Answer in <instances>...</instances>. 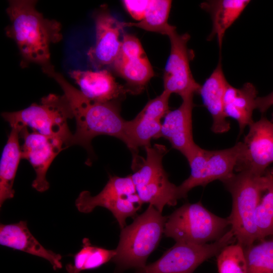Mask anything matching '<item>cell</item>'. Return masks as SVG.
<instances>
[{
	"label": "cell",
	"instance_id": "6da1fadb",
	"mask_svg": "<svg viewBox=\"0 0 273 273\" xmlns=\"http://www.w3.org/2000/svg\"><path fill=\"white\" fill-rule=\"evenodd\" d=\"M42 69L60 85L75 117L76 130L72 134L70 146H81L92 153V141L100 135L114 136L126 145L127 120L121 116L118 101L101 102L89 99L57 72L52 65Z\"/></svg>",
	"mask_w": 273,
	"mask_h": 273
},
{
	"label": "cell",
	"instance_id": "7a4b0ae2",
	"mask_svg": "<svg viewBox=\"0 0 273 273\" xmlns=\"http://www.w3.org/2000/svg\"><path fill=\"white\" fill-rule=\"evenodd\" d=\"M36 1L13 0L6 12L10 24L6 28L7 35L16 43L26 61L40 65H51L50 47L62 38L61 25L47 19L36 9Z\"/></svg>",
	"mask_w": 273,
	"mask_h": 273
},
{
	"label": "cell",
	"instance_id": "3957f363",
	"mask_svg": "<svg viewBox=\"0 0 273 273\" xmlns=\"http://www.w3.org/2000/svg\"><path fill=\"white\" fill-rule=\"evenodd\" d=\"M267 173L258 175L243 169L222 181L232 197V210L228 219L238 243L244 248L259 241L254 213L267 187Z\"/></svg>",
	"mask_w": 273,
	"mask_h": 273
},
{
	"label": "cell",
	"instance_id": "277c9868",
	"mask_svg": "<svg viewBox=\"0 0 273 273\" xmlns=\"http://www.w3.org/2000/svg\"><path fill=\"white\" fill-rule=\"evenodd\" d=\"M167 218L149 205L131 224L121 229L116 254L112 259L116 265L115 273L146 265L147 259L157 247L164 233Z\"/></svg>",
	"mask_w": 273,
	"mask_h": 273
},
{
	"label": "cell",
	"instance_id": "5b68a950",
	"mask_svg": "<svg viewBox=\"0 0 273 273\" xmlns=\"http://www.w3.org/2000/svg\"><path fill=\"white\" fill-rule=\"evenodd\" d=\"M2 116L11 127H29L33 131L62 142L67 148L70 146L73 134L68 120L74 117L64 95L50 94L43 97L39 104L33 103L22 110L3 112Z\"/></svg>",
	"mask_w": 273,
	"mask_h": 273
},
{
	"label": "cell",
	"instance_id": "8992f818",
	"mask_svg": "<svg viewBox=\"0 0 273 273\" xmlns=\"http://www.w3.org/2000/svg\"><path fill=\"white\" fill-rule=\"evenodd\" d=\"M229 225L228 218L216 215L201 202L186 203L167 218L164 234L176 242L203 245L221 237Z\"/></svg>",
	"mask_w": 273,
	"mask_h": 273
},
{
	"label": "cell",
	"instance_id": "52a82bcc",
	"mask_svg": "<svg viewBox=\"0 0 273 273\" xmlns=\"http://www.w3.org/2000/svg\"><path fill=\"white\" fill-rule=\"evenodd\" d=\"M245 150L243 142L233 147L218 150H207L199 146L187 160L191 168L190 176L178 186L181 198L197 186L219 180L222 182L234 173L238 167Z\"/></svg>",
	"mask_w": 273,
	"mask_h": 273
},
{
	"label": "cell",
	"instance_id": "ba28073f",
	"mask_svg": "<svg viewBox=\"0 0 273 273\" xmlns=\"http://www.w3.org/2000/svg\"><path fill=\"white\" fill-rule=\"evenodd\" d=\"M143 204L130 175L110 176L98 194L93 196L88 191H83L75 202L78 210L84 213L92 212L97 206L107 208L113 214L121 229L125 226L126 219L134 215Z\"/></svg>",
	"mask_w": 273,
	"mask_h": 273
},
{
	"label": "cell",
	"instance_id": "9c48e42d",
	"mask_svg": "<svg viewBox=\"0 0 273 273\" xmlns=\"http://www.w3.org/2000/svg\"><path fill=\"white\" fill-rule=\"evenodd\" d=\"M235 238L231 229L210 244L176 242L158 260L138 269L135 273H193L204 261L217 255Z\"/></svg>",
	"mask_w": 273,
	"mask_h": 273
},
{
	"label": "cell",
	"instance_id": "30bf717a",
	"mask_svg": "<svg viewBox=\"0 0 273 273\" xmlns=\"http://www.w3.org/2000/svg\"><path fill=\"white\" fill-rule=\"evenodd\" d=\"M131 177L143 203H149L161 213L165 205L174 206L181 199L178 186L169 180L159 157L147 158Z\"/></svg>",
	"mask_w": 273,
	"mask_h": 273
},
{
	"label": "cell",
	"instance_id": "8fae6325",
	"mask_svg": "<svg viewBox=\"0 0 273 273\" xmlns=\"http://www.w3.org/2000/svg\"><path fill=\"white\" fill-rule=\"evenodd\" d=\"M167 36L171 47L164 69V90L177 94L182 99L199 94L201 86L194 78L190 66L191 54L187 45L190 35L180 34L175 29Z\"/></svg>",
	"mask_w": 273,
	"mask_h": 273
},
{
	"label": "cell",
	"instance_id": "7c38bea8",
	"mask_svg": "<svg viewBox=\"0 0 273 273\" xmlns=\"http://www.w3.org/2000/svg\"><path fill=\"white\" fill-rule=\"evenodd\" d=\"M96 42L87 52L92 66L100 70L112 66L118 57L122 44L120 36L124 28L110 13L107 6H102L94 14Z\"/></svg>",
	"mask_w": 273,
	"mask_h": 273
},
{
	"label": "cell",
	"instance_id": "4fadbf2b",
	"mask_svg": "<svg viewBox=\"0 0 273 273\" xmlns=\"http://www.w3.org/2000/svg\"><path fill=\"white\" fill-rule=\"evenodd\" d=\"M171 94L163 90L150 100L132 120L127 121L126 145L132 156L136 155L140 147L151 145L152 139H158L161 129V119L169 111Z\"/></svg>",
	"mask_w": 273,
	"mask_h": 273
},
{
	"label": "cell",
	"instance_id": "5bb4252c",
	"mask_svg": "<svg viewBox=\"0 0 273 273\" xmlns=\"http://www.w3.org/2000/svg\"><path fill=\"white\" fill-rule=\"evenodd\" d=\"M112 67L127 82V89L133 94L140 93L154 76L141 42L129 34L123 35L119 54Z\"/></svg>",
	"mask_w": 273,
	"mask_h": 273
},
{
	"label": "cell",
	"instance_id": "9a60e30c",
	"mask_svg": "<svg viewBox=\"0 0 273 273\" xmlns=\"http://www.w3.org/2000/svg\"><path fill=\"white\" fill-rule=\"evenodd\" d=\"M20 137L24 141L21 146V158L29 162L36 173L32 187L39 192H43L50 186L46 178L49 167L57 155L67 147L57 139L35 131L29 132L27 127H22Z\"/></svg>",
	"mask_w": 273,
	"mask_h": 273
},
{
	"label": "cell",
	"instance_id": "2e32d148",
	"mask_svg": "<svg viewBox=\"0 0 273 273\" xmlns=\"http://www.w3.org/2000/svg\"><path fill=\"white\" fill-rule=\"evenodd\" d=\"M249 127L243 156L236 171L247 169L262 175L273 162V115L270 120L262 117Z\"/></svg>",
	"mask_w": 273,
	"mask_h": 273
},
{
	"label": "cell",
	"instance_id": "e0dca14e",
	"mask_svg": "<svg viewBox=\"0 0 273 273\" xmlns=\"http://www.w3.org/2000/svg\"><path fill=\"white\" fill-rule=\"evenodd\" d=\"M194 95L183 99L180 106L169 111L164 117L159 136L166 139L172 147L188 160L198 146L194 142L192 130Z\"/></svg>",
	"mask_w": 273,
	"mask_h": 273
},
{
	"label": "cell",
	"instance_id": "ac0fdd59",
	"mask_svg": "<svg viewBox=\"0 0 273 273\" xmlns=\"http://www.w3.org/2000/svg\"><path fill=\"white\" fill-rule=\"evenodd\" d=\"M70 76L79 85L81 93L92 100L107 102L118 101L126 93V86L116 82L106 69L93 71L73 70Z\"/></svg>",
	"mask_w": 273,
	"mask_h": 273
},
{
	"label": "cell",
	"instance_id": "d6986e66",
	"mask_svg": "<svg viewBox=\"0 0 273 273\" xmlns=\"http://www.w3.org/2000/svg\"><path fill=\"white\" fill-rule=\"evenodd\" d=\"M0 244L43 258L51 264L54 270L62 267L61 255L42 246L31 233L25 221L1 224Z\"/></svg>",
	"mask_w": 273,
	"mask_h": 273
},
{
	"label": "cell",
	"instance_id": "ffe728a7",
	"mask_svg": "<svg viewBox=\"0 0 273 273\" xmlns=\"http://www.w3.org/2000/svg\"><path fill=\"white\" fill-rule=\"evenodd\" d=\"M229 83L222 68L221 58L211 74L201 86L199 94L203 102L212 116V131L216 133H224L230 128L224 111V96Z\"/></svg>",
	"mask_w": 273,
	"mask_h": 273
},
{
	"label": "cell",
	"instance_id": "44dd1931",
	"mask_svg": "<svg viewBox=\"0 0 273 273\" xmlns=\"http://www.w3.org/2000/svg\"><path fill=\"white\" fill-rule=\"evenodd\" d=\"M257 92L253 84L245 83L239 88L230 84L224 96V111L226 117L236 120L239 124L240 134L245 128L254 121L252 113L255 108Z\"/></svg>",
	"mask_w": 273,
	"mask_h": 273
},
{
	"label": "cell",
	"instance_id": "7402d4cb",
	"mask_svg": "<svg viewBox=\"0 0 273 273\" xmlns=\"http://www.w3.org/2000/svg\"><path fill=\"white\" fill-rule=\"evenodd\" d=\"M249 3L248 0H212L201 3L200 7L210 15L212 21V31L207 39L216 37L220 50L225 31Z\"/></svg>",
	"mask_w": 273,
	"mask_h": 273
},
{
	"label": "cell",
	"instance_id": "603a6c76",
	"mask_svg": "<svg viewBox=\"0 0 273 273\" xmlns=\"http://www.w3.org/2000/svg\"><path fill=\"white\" fill-rule=\"evenodd\" d=\"M22 127L14 126L5 146L0 162V207L4 202L14 197L13 185L21 158L19 142Z\"/></svg>",
	"mask_w": 273,
	"mask_h": 273
},
{
	"label": "cell",
	"instance_id": "cb8c5ba5",
	"mask_svg": "<svg viewBox=\"0 0 273 273\" xmlns=\"http://www.w3.org/2000/svg\"><path fill=\"white\" fill-rule=\"evenodd\" d=\"M172 2L169 0H151L144 18L139 22H123L125 27H136L145 30L168 35L176 29L168 23Z\"/></svg>",
	"mask_w": 273,
	"mask_h": 273
},
{
	"label": "cell",
	"instance_id": "d4e9b609",
	"mask_svg": "<svg viewBox=\"0 0 273 273\" xmlns=\"http://www.w3.org/2000/svg\"><path fill=\"white\" fill-rule=\"evenodd\" d=\"M115 254V250L93 245L88 238H84L81 249L74 256L73 263L67 264L66 269L68 273H81L101 266L112 259Z\"/></svg>",
	"mask_w": 273,
	"mask_h": 273
},
{
	"label": "cell",
	"instance_id": "484cf974",
	"mask_svg": "<svg viewBox=\"0 0 273 273\" xmlns=\"http://www.w3.org/2000/svg\"><path fill=\"white\" fill-rule=\"evenodd\" d=\"M247 273H273V239L244 248Z\"/></svg>",
	"mask_w": 273,
	"mask_h": 273
},
{
	"label": "cell",
	"instance_id": "4316f807",
	"mask_svg": "<svg viewBox=\"0 0 273 273\" xmlns=\"http://www.w3.org/2000/svg\"><path fill=\"white\" fill-rule=\"evenodd\" d=\"M265 194L261 198L254 213V221L259 241L273 236V175L267 173Z\"/></svg>",
	"mask_w": 273,
	"mask_h": 273
},
{
	"label": "cell",
	"instance_id": "83f0119b",
	"mask_svg": "<svg viewBox=\"0 0 273 273\" xmlns=\"http://www.w3.org/2000/svg\"><path fill=\"white\" fill-rule=\"evenodd\" d=\"M217 256L219 273H247L244 247L240 243L226 246Z\"/></svg>",
	"mask_w": 273,
	"mask_h": 273
},
{
	"label": "cell",
	"instance_id": "f1b7e54d",
	"mask_svg": "<svg viewBox=\"0 0 273 273\" xmlns=\"http://www.w3.org/2000/svg\"><path fill=\"white\" fill-rule=\"evenodd\" d=\"M150 0H124L122 3L129 14L134 19H143L149 5Z\"/></svg>",
	"mask_w": 273,
	"mask_h": 273
},
{
	"label": "cell",
	"instance_id": "f546056e",
	"mask_svg": "<svg viewBox=\"0 0 273 273\" xmlns=\"http://www.w3.org/2000/svg\"><path fill=\"white\" fill-rule=\"evenodd\" d=\"M273 105V92L268 95L261 97H257L255 102V108L261 113L266 112Z\"/></svg>",
	"mask_w": 273,
	"mask_h": 273
}]
</instances>
